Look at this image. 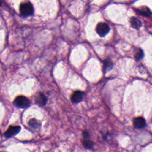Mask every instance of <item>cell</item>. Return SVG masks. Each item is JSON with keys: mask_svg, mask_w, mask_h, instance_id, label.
I'll return each mask as SVG.
<instances>
[{"mask_svg": "<svg viewBox=\"0 0 152 152\" xmlns=\"http://www.w3.org/2000/svg\"><path fill=\"white\" fill-rule=\"evenodd\" d=\"M14 103L17 107L23 109L28 107L30 104V102L28 99L23 96L17 97L14 101Z\"/></svg>", "mask_w": 152, "mask_h": 152, "instance_id": "6da1fadb", "label": "cell"}, {"mask_svg": "<svg viewBox=\"0 0 152 152\" xmlns=\"http://www.w3.org/2000/svg\"><path fill=\"white\" fill-rule=\"evenodd\" d=\"M110 30V27L109 25L104 22H101L99 23L96 28V31L97 33L101 37H104L105 36L109 31Z\"/></svg>", "mask_w": 152, "mask_h": 152, "instance_id": "7a4b0ae2", "label": "cell"}, {"mask_svg": "<svg viewBox=\"0 0 152 152\" xmlns=\"http://www.w3.org/2000/svg\"><path fill=\"white\" fill-rule=\"evenodd\" d=\"M20 12L24 16L30 15L33 12L32 5L29 2H24L20 6Z\"/></svg>", "mask_w": 152, "mask_h": 152, "instance_id": "3957f363", "label": "cell"}, {"mask_svg": "<svg viewBox=\"0 0 152 152\" xmlns=\"http://www.w3.org/2000/svg\"><path fill=\"white\" fill-rule=\"evenodd\" d=\"M21 128L19 126H10L5 132V136L7 138H10L20 131Z\"/></svg>", "mask_w": 152, "mask_h": 152, "instance_id": "277c9868", "label": "cell"}, {"mask_svg": "<svg viewBox=\"0 0 152 152\" xmlns=\"http://www.w3.org/2000/svg\"><path fill=\"white\" fill-rule=\"evenodd\" d=\"M133 124L135 128H143L146 125V121L142 117H137L133 120Z\"/></svg>", "mask_w": 152, "mask_h": 152, "instance_id": "5b68a950", "label": "cell"}, {"mask_svg": "<svg viewBox=\"0 0 152 152\" xmlns=\"http://www.w3.org/2000/svg\"><path fill=\"white\" fill-rule=\"evenodd\" d=\"M83 95H84L83 92H82L81 91H79V90L75 91L72 94L71 97V100L73 103H78L82 101Z\"/></svg>", "mask_w": 152, "mask_h": 152, "instance_id": "8992f818", "label": "cell"}, {"mask_svg": "<svg viewBox=\"0 0 152 152\" xmlns=\"http://www.w3.org/2000/svg\"><path fill=\"white\" fill-rule=\"evenodd\" d=\"M137 13L139 14L140 15L148 17L151 15V12L149 10V8L147 7H141L135 10Z\"/></svg>", "mask_w": 152, "mask_h": 152, "instance_id": "52a82bcc", "label": "cell"}, {"mask_svg": "<svg viewBox=\"0 0 152 152\" xmlns=\"http://www.w3.org/2000/svg\"><path fill=\"white\" fill-rule=\"evenodd\" d=\"M130 24L131 27L135 29H139L142 26L141 21L135 17H132L130 18Z\"/></svg>", "mask_w": 152, "mask_h": 152, "instance_id": "ba28073f", "label": "cell"}, {"mask_svg": "<svg viewBox=\"0 0 152 152\" xmlns=\"http://www.w3.org/2000/svg\"><path fill=\"white\" fill-rule=\"evenodd\" d=\"M46 97L42 93L38 94L35 99L36 103L40 106H44L46 103Z\"/></svg>", "mask_w": 152, "mask_h": 152, "instance_id": "9c48e42d", "label": "cell"}, {"mask_svg": "<svg viewBox=\"0 0 152 152\" xmlns=\"http://www.w3.org/2000/svg\"><path fill=\"white\" fill-rule=\"evenodd\" d=\"M113 68V63L110 59H106L103 62V71L104 73H106L109 71Z\"/></svg>", "mask_w": 152, "mask_h": 152, "instance_id": "30bf717a", "label": "cell"}, {"mask_svg": "<svg viewBox=\"0 0 152 152\" xmlns=\"http://www.w3.org/2000/svg\"><path fill=\"white\" fill-rule=\"evenodd\" d=\"M83 144L84 145V147L86 148H88V149H90L93 147V142L89 140H84L83 142Z\"/></svg>", "mask_w": 152, "mask_h": 152, "instance_id": "8fae6325", "label": "cell"}, {"mask_svg": "<svg viewBox=\"0 0 152 152\" xmlns=\"http://www.w3.org/2000/svg\"><path fill=\"white\" fill-rule=\"evenodd\" d=\"M143 56H144L143 51L140 49L135 54V58L136 60H140L143 58Z\"/></svg>", "mask_w": 152, "mask_h": 152, "instance_id": "7c38bea8", "label": "cell"}, {"mask_svg": "<svg viewBox=\"0 0 152 152\" xmlns=\"http://www.w3.org/2000/svg\"><path fill=\"white\" fill-rule=\"evenodd\" d=\"M29 125L30 126L33 127L34 128H38L40 126V123L37 120H35V119L30 120L29 122Z\"/></svg>", "mask_w": 152, "mask_h": 152, "instance_id": "4fadbf2b", "label": "cell"}, {"mask_svg": "<svg viewBox=\"0 0 152 152\" xmlns=\"http://www.w3.org/2000/svg\"><path fill=\"white\" fill-rule=\"evenodd\" d=\"M83 135L84 138H87L89 137V134L87 131H84L83 132Z\"/></svg>", "mask_w": 152, "mask_h": 152, "instance_id": "5bb4252c", "label": "cell"}, {"mask_svg": "<svg viewBox=\"0 0 152 152\" xmlns=\"http://www.w3.org/2000/svg\"><path fill=\"white\" fill-rule=\"evenodd\" d=\"M0 5H1V1H0Z\"/></svg>", "mask_w": 152, "mask_h": 152, "instance_id": "9a60e30c", "label": "cell"}]
</instances>
